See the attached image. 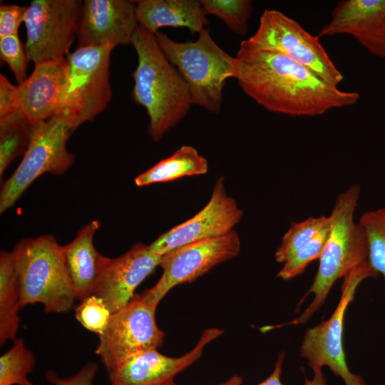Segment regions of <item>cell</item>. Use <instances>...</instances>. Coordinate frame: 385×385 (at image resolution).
I'll use <instances>...</instances> for the list:
<instances>
[{"label": "cell", "mask_w": 385, "mask_h": 385, "mask_svg": "<svg viewBox=\"0 0 385 385\" xmlns=\"http://www.w3.org/2000/svg\"><path fill=\"white\" fill-rule=\"evenodd\" d=\"M36 359L21 338H16L11 347L0 357V385H24L35 366Z\"/></svg>", "instance_id": "cb8c5ba5"}, {"label": "cell", "mask_w": 385, "mask_h": 385, "mask_svg": "<svg viewBox=\"0 0 385 385\" xmlns=\"http://www.w3.org/2000/svg\"><path fill=\"white\" fill-rule=\"evenodd\" d=\"M0 56L11 71L19 84L27 78V67L30 61L18 34L0 38Z\"/></svg>", "instance_id": "f546056e"}, {"label": "cell", "mask_w": 385, "mask_h": 385, "mask_svg": "<svg viewBox=\"0 0 385 385\" xmlns=\"http://www.w3.org/2000/svg\"><path fill=\"white\" fill-rule=\"evenodd\" d=\"M21 110L18 86L0 75V119Z\"/></svg>", "instance_id": "d6a6232c"}, {"label": "cell", "mask_w": 385, "mask_h": 385, "mask_svg": "<svg viewBox=\"0 0 385 385\" xmlns=\"http://www.w3.org/2000/svg\"><path fill=\"white\" fill-rule=\"evenodd\" d=\"M284 356L285 354L284 352L279 354L272 374L266 379L256 385H284L282 384L280 378L282 372V364ZM312 369H313L314 376L311 379H308L305 376L304 385H328L322 373V368L313 367Z\"/></svg>", "instance_id": "836d02e7"}, {"label": "cell", "mask_w": 385, "mask_h": 385, "mask_svg": "<svg viewBox=\"0 0 385 385\" xmlns=\"http://www.w3.org/2000/svg\"><path fill=\"white\" fill-rule=\"evenodd\" d=\"M83 3L78 0H33L24 23L25 48L35 65L66 58L77 34Z\"/></svg>", "instance_id": "8fae6325"}, {"label": "cell", "mask_w": 385, "mask_h": 385, "mask_svg": "<svg viewBox=\"0 0 385 385\" xmlns=\"http://www.w3.org/2000/svg\"><path fill=\"white\" fill-rule=\"evenodd\" d=\"M361 188L351 185L335 200L329 219V232L319 259L314 281L299 302V309L310 294L313 299L297 317L285 324L267 327L268 330L284 325L304 324L324 304L334 284L349 271L369 261V242L365 230L354 222Z\"/></svg>", "instance_id": "3957f363"}, {"label": "cell", "mask_w": 385, "mask_h": 385, "mask_svg": "<svg viewBox=\"0 0 385 385\" xmlns=\"http://www.w3.org/2000/svg\"><path fill=\"white\" fill-rule=\"evenodd\" d=\"M66 58L35 65L31 75L18 84L21 107L32 125L53 116L66 77Z\"/></svg>", "instance_id": "ac0fdd59"}, {"label": "cell", "mask_w": 385, "mask_h": 385, "mask_svg": "<svg viewBox=\"0 0 385 385\" xmlns=\"http://www.w3.org/2000/svg\"><path fill=\"white\" fill-rule=\"evenodd\" d=\"M329 232V221L309 242L284 263L277 277L284 280H289L302 274L312 262L319 259Z\"/></svg>", "instance_id": "83f0119b"}, {"label": "cell", "mask_w": 385, "mask_h": 385, "mask_svg": "<svg viewBox=\"0 0 385 385\" xmlns=\"http://www.w3.org/2000/svg\"><path fill=\"white\" fill-rule=\"evenodd\" d=\"M21 307L18 272L12 252L0 255V344L14 340L20 327Z\"/></svg>", "instance_id": "44dd1931"}, {"label": "cell", "mask_w": 385, "mask_h": 385, "mask_svg": "<svg viewBox=\"0 0 385 385\" xmlns=\"http://www.w3.org/2000/svg\"><path fill=\"white\" fill-rule=\"evenodd\" d=\"M205 14L220 19L233 32L245 35L252 10L249 0H200Z\"/></svg>", "instance_id": "4316f807"}, {"label": "cell", "mask_w": 385, "mask_h": 385, "mask_svg": "<svg viewBox=\"0 0 385 385\" xmlns=\"http://www.w3.org/2000/svg\"><path fill=\"white\" fill-rule=\"evenodd\" d=\"M135 1L85 0L77 31L78 46L131 44L138 26Z\"/></svg>", "instance_id": "5bb4252c"}, {"label": "cell", "mask_w": 385, "mask_h": 385, "mask_svg": "<svg viewBox=\"0 0 385 385\" xmlns=\"http://www.w3.org/2000/svg\"><path fill=\"white\" fill-rule=\"evenodd\" d=\"M113 48L78 46L66 58V77L54 115L66 118L76 129L101 113L111 99L109 68Z\"/></svg>", "instance_id": "8992f818"}, {"label": "cell", "mask_w": 385, "mask_h": 385, "mask_svg": "<svg viewBox=\"0 0 385 385\" xmlns=\"http://www.w3.org/2000/svg\"><path fill=\"white\" fill-rule=\"evenodd\" d=\"M329 217H309L300 222H292L282 236L274 257L277 262L284 263L297 251L309 242L329 223Z\"/></svg>", "instance_id": "d4e9b609"}, {"label": "cell", "mask_w": 385, "mask_h": 385, "mask_svg": "<svg viewBox=\"0 0 385 385\" xmlns=\"http://www.w3.org/2000/svg\"><path fill=\"white\" fill-rule=\"evenodd\" d=\"M75 130L68 119L58 115L32 126L29 143L21 162L2 185L1 214L12 207L41 175H61L69 169L75 161V155L68 151L66 143Z\"/></svg>", "instance_id": "52a82bcc"}, {"label": "cell", "mask_w": 385, "mask_h": 385, "mask_svg": "<svg viewBox=\"0 0 385 385\" xmlns=\"http://www.w3.org/2000/svg\"><path fill=\"white\" fill-rule=\"evenodd\" d=\"M138 24L155 34L162 27H185L199 34L208 24L200 1H135Z\"/></svg>", "instance_id": "ffe728a7"}, {"label": "cell", "mask_w": 385, "mask_h": 385, "mask_svg": "<svg viewBox=\"0 0 385 385\" xmlns=\"http://www.w3.org/2000/svg\"><path fill=\"white\" fill-rule=\"evenodd\" d=\"M378 276L369 261H366L343 277L340 299L331 317L308 328L304 335L299 355L307 360L311 368L326 366L341 377L346 385H366L359 374L350 371L346 361L343 346L344 322L346 311L359 284L367 278Z\"/></svg>", "instance_id": "ba28073f"}, {"label": "cell", "mask_w": 385, "mask_h": 385, "mask_svg": "<svg viewBox=\"0 0 385 385\" xmlns=\"http://www.w3.org/2000/svg\"><path fill=\"white\" fill-rule=\"evenodd\" d=\"M160 49L187 83L193 104L219 113L226 81L235 78L237 62L221 48L205 29L195 41L178 42L158 31Z\"/></svg>", "instance_id": "5b68a950"}, {"label": "cell", "mask_w": 385, "mask_h": 385, "mask_svg": "<svg viewBox=\"0 0 385 385\" xmlns=\"http://www.w3.org/2000/svg\"><path fill=\"white\" fill-rule=\"evenodd\" d=\"M240 240L235 230L215 238L190 243L162 256L163 274L156 284L142 294L158 305L174 287L194 281L212 267L230 260L240 252Z\"/></svg>", "instance_id": "7c38bea8"}, {"label": "cell", "mask_w": 385, "mask_h": 385, "mask_svg": "<svg viewBox=\"0 0 385 385\" xmlns=\"http://www.w3.org/2000/svg\"><path fill=\"white\" fill-rule=\"evenodd\" d=\"M111 312L105 302L95 295H90L80 301L75 307L77 321L87 330L101 335L106 330Z\"/></svg>", "instance_id": "f1b7e54d"}, {"label": "cell", "mask_w": 385, "mask_h": 385, "mask_svg": "<svg viewBox=\"0 0 385 385\" xmlns=\"http://www.w3.org/2000/svg\"><path fill=\"white\" fill-rule=\"evenodd\" d=\"M131 44L138 55L133 98L146 110L148 133L153 140L159 141L193 105L189 88L160 49L155 34L138 25Z\"/></svg>", "instance_id": "7a4b0ae2"}, {"label": "cell", "mask_w": 385, "mask_h": 385, "mask_svg": "<svg viewBox=\"0 0 385 385\" xmlns=\"http://www.w3.org/2000/svg\"><path fill=\"white\" fill-rule=\"evenodd\" d=\"M32 126L22 110L0 119L1 180L11 162L26 152Z\"/></svg>", "instance_id": "603a6c76"}, {"label": "cell", "mask_w": 385, "mask_h": 385, "mask_svg": "<svg viewBox=\"0 0 385 385\" xmlns=\"http://www.w3.org/2000/svg\"><path fill=\"white\" fill-rule=\"evenodd\" d=\"M235 78L242 90L265 109L291 116H317L355 104L360 95L333 86L309 68L275 52L242 41Z\"/></svg>", "instance_id": "6da1fadb"}, {"label": "cell", "mask_w": 385, "mask_h": 385, "mask_svg": "<svg viewBox=\"0 0 385 385\" xmlns=\"http://www.w3.org/2000/svg\"><path fill=\"white\" fill-rule=\"evenodd\" d=\"M242 378L240 376H233L230 379H228L226 382L220 384V385H242ZM177 385V384H173Z\"/></svg>", "instance_id": "e575fe53"}, {"label": "cell", "mask_w": 385, "mask_h": 385, "mask_svg": "<svg viewBox=\"0 0 385 385\" xmlns=\"http://www.w3.org/2000/svg\"><path fill=\"white\" fill-rule=\"evenodd\" d=\"M162 256L142 243H137L123 255L110 259L91 295L101 298L111 314L125 307L139 284L160 265Z\"/></svg>", "instance_id": "9a60e30c"}, {"label": "cell", "mask_w": 385, "mask_h": 385, "mask_svg": "<svg viewBox=\"0 0 385 385\" xmlns=\"http://www.w3.org/2000/svg\"><path fill=\"white\" fill-rule=\"evenodd\" d=\"M319 38L282 12L265 9L256 32L244 41L252 48L280 53L309 68L329 84L338 87L344 76Z\"/></svg>", "instance_id": "9c48e42d"}, {"label": "cell", "mask_w": 385, "mask_h": 385, "mask_svg": "<svg viewBox=\"0 0 385 385\" xmlns=\"http://www.w3.org/2000/svg\"><path fill=\"white\" fill-rule=\"evenodd\" d=\"M100 227L98 220L91 221L73 241L63 246L66 265L79 301L92 294L98 277L110 260L93 244L94 235Z\"/></svg>", "instance_id": "d6986e66"}, {"label": "cell", "mask_w": 385, "mask_h": 385, "mask_svg": "<svg viewBox=\"0 0 385 385\" xmlns=\"http://www.w3.org/2000/svg\"><path fill=\"white\" fill-rule=\"evenodd\" d=\"M157 307L143 294H135L125 307L111 314L96 349L108 374L130 357L162 346L165 334L155 321Z\"/></svg>", "instance_id": "30bf717a"}, {"label": "cell", "mask_w": 385, "mask_h": 385, "mask_svg": "<svg viewBox=\"0 0 385 385\" xmlns=\"http://www.w3.org/2000/svg\"><path fill=\"white\" fill-rule=\"evenodd\" d=\"M27 6L15 4L0 6V38L18 34V30L24 22Z\"/></svg>", "instance_id": "1f68e13d"}, {"label": "cell", "mask_w": 385, "mask_h": 385, "mask_svg": "<svg viewBox=\"0 0 385 385\" xmlns=\"http://www.w3.org/2000/svg\"><path fill=\"white\" fill-rule=\"evenodd\" d=\"M348 34L374 56L385 59V0H343L332 11L330 21L317 35Z\"/></svg>", "instance_id": "e0dca14e"}, {"label": "cell", "mask_w": 385, "mask_h": 385, "mask_svg": "<svg viewBox=\"0 0 385 385\" xmlns=\"http://www.w3.org/2000/svg\"><path fill=\"white\" fill-rule=\"evenodd\" d=\"M18 272L21 307L41 304L46 313H66L76 294L66 265L63 246L50 235L23 238L11 251Z\"/></svg>", "instance_id": "277c9868"}, {"label": "cell", "mask_w": 385, "mask_h": 385, "mask_svg": "<svg viewBox=\"0 0 385 385\" xmlns=\"http://www.w3.org/2000/svg\"><path fill=\"white\" fill-rule=\"evenodd\" d=\"M98 366L94 362H89L74 375L61 377L52 370L46 373L48 381L52 385H93ZM24 385H34L29 380Z\"/></svg>", "instance_id": "4dcf8cb0"}, {"label": "cell", "mask_w": 385, "mask_h": 385, "mask_svg": "<svg viewBox=\"0 0 385 385\" xmlns=\"http://www.w3.org/2000/svg\"><path fill=\"white\" fill-rule=\"evenodd\" d=\"M243 211L227 195L224 177H220L207 204L195 216L160 235L149 245L155 254L166 253L195 242L223 236L239 223Z\"/></svg>", "instance_id": "4fadbf2b"}, {"label": "cell", "mask_w": 385, "mask_h": 385, "mask_svg": "<svg viewBox=\"0 0 385 385\" xmlns=\"http://www.w3.org/2000/svg\"><path fill=\"white\" fill-rule=\"evenodd\" d=\"M208 163L205 157L190 145H183L171 156L162 160L135 178L138 187L170 182L192 175L205 174Z\"/></svg>", "instance_id": "7402d4cb"}, {"label": "cell", "mask_w": 385, "mask_h": 385, "mask_svg": "<svg viewBox=\"0 0 385 385\" xmlns=\"http://www.w3.org/2000/svg\"><path fill=\"white\" fill-rule=\"evenodd\" d=\"M359 222L367 235L369 263L385 282V207L365 212Z\"/></svg>", "instance_id": "484cf974"}, {"label": "cell", "mask_w": 385, "mask_h": 385, "mask_svg": "<svg viewBox=\"0 0 385 385\" xmlns=\"http://www.w3.org/2000/svg\"><path fill=\"white\" fill-rule=\"evenodd\" d=\"M222 332L206 329L192 350L180 357L165 356L157 349L135 354L108 374L111 385H173L176 375L196 361L205 346Z\"/></svg>", "instance_id": "2e32d148"}]
</instances>
